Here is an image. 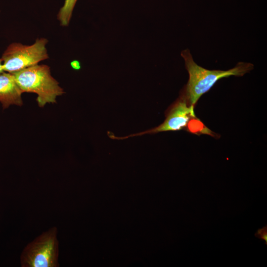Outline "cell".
I'll use <instances>...</instances> for the list:
<instances>
[{
	"label": "cell",
	"mask_w": 267,
	"mask_h": 267,
	"mask_svg": "<svg viewBox=\"0 0 267 267\" xmlns=\"http://www.w3.org/2000/svg\"><path fill=\"white\" fill-rule=\"evenodd\" d=\"M22 93L13 74L4 71L0 73V103L3 109L11 105L21 106Z\"/></svg>",
	"instance_id": "8992f818"
},
{
	"label": "cell",
	"mask_w": 267,
	"mask_h": 267,
	"mask_svg": "<svg viewBox=\"0 0 267 267\" xmlns=\"http://www.w3.org/2000/svg\"><path fill=\"white\" fill-rule=\"evenodd\" d=\"M255 236L259 239L264 240L267 245V225L258 229Z\"/></svg>",
	"instance_id": "ba28073f"
},
{
	"label": "cell",
	"mask_w": 267,
	"mask_h": 267,
	"mask_svg": "<svg viewBox=\"0 0 267 267\" xmlns=\"http://www.w3.org/2000/svg\"><path fill=\"white\" fill-rule=\"evenodd\" d=\"M71 66L73 69L78 70L81 68L80 63L79 61L75 60L71 62Z\"/></svg>",
	"instance_id": "9c48e42d"
},
{
	"label": "cell",
	"mask_w": 267,
	"mask_h": 267,
	"mask_svg": "<svg viewBox=\"0 0 267 267\" xmlns=\"http://www.w3.org/2000/svg\"><path fill=\"white\" fill-rule=\"evenodd\" d=\"M57 235V228L52 227L27 244L21 253V267H58Z\"/></svg>",
	"instance_id": "3957f363"
},
{
	"label": "cell",
	"mask_w": 267,
	"mask_h": 267,
	"mask_svg": "<svg viewBox=\"0 0 267 267\" xmlns=\"http://www.w3.org/2000/svg\"><path fill=\"white\" fill-rule=\"evenodd\" d=\"M181 55L189 74L188 82L182 92L189 105L194 106L219 80L231 76L241 77L254 68L251 63L239 62L234 67L228 70H208L195 62L188 49L182 50Z\"/></svg>",
	"instance_id": "6da1fadb"
},
{
	"label": "cell",
	"mask_w": 267,
	"mask_h": 267,
	"mask_svg": "<svg viewBox=\"0 0 267 267\" xmlns=\"http://www.w3.org/2000/svg\"><path fill=\"white\" fill-rule=\"evenodd\" d=\"M12 74L23 93L38 95L37 101L41 107L46 103H55L56 97L64 93L47 65L38 64Z\"/></svg>",
	"instance_id": "7a4b0ae2"
},
{
	"label": "cell",
	"mask_w": 267,
	"mask_h": 267,
	"mask_svg": "<svg viewBox=\"0 0 267 267\" xmlns=\"http://www.w3.org/2000/svg\"><path fill=\"white\" fill-rule=\"evenodd\" d=\"M77 0H65L63 5L59 9L57 18L60 25L67 26L70 21L73 11Z\"/></svg>",
	"instance_id": "52a82bcc"
},
{
	"label": "cell",
	"mask_w": 267,
	"mask_h": 267,
	"mask_svg": "<svg viewBox=\"0 0 267 267\" xmlns=\"http://www.w3.org/2000/svg\"><path fill=\"white\" fill-rule=\"evenodd\" d=\"M195 118L194 106L189 105L182 93L181 98L172 109L164 122L158 127L143 134L181 130L187 126L191 118Z\"/></svg>",
	"instance_id": "5b68a950"
},
{
	"label": "cell",
	"mask_w": 267,
	"mask_h": 267,
	"mask_svg": "<svg viewBox=\"0 0 267 267\" xmlns=\"http://www.w3.org/2000/svg\"><path fill=\"white\" fill-rule=\"evenodd\" d=\"M3 72L2 68V62L1 58H0V73Z\"/></svg>",
	"instance_id": "30bf717a"
},
{
	"label": "cell",
	"mask_w": 267,
	"mask_h": 267,
	"mask_svg": "<svg viewBox=\"0 0 267 267\" xmlns=\"http://www.w3.org/2000/svg\"><path fill=\"white\" fill-rule=\"evenodd\" d=\"M47 43L46 39L41 38L37 39L31 45L11 43L1 57L3 71L13 73L48 58L46 48Z\"/></svg>",
	"instance_id": "277c9868"
}]
</instances>
